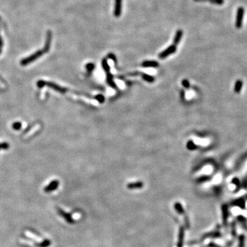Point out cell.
Returning a JSON list of instances; mask_svg holds the SVG:
<instances>
[{"instance_id": "cell-4", "label": "cell", "mask_w": 247, "mask_h": 247, "mask_svg": "<svg viewBox=\"0 0 247 247\" xmlns=\"http://www.w3.org/2000/svg\"><path fill=\"white\" fill-rule=\"evenodd\" d=\"M141 66L143 67H157L159 63L154 60H145L141 63Z\"/></svg>"}, {"instance_id": "cell-9", "label": "cell", "mask_w": 247, "mask_h": 247, "mask_svg": "<svg viewBox=\"0 0 247 247\" xmlns=\"http://www.w3.org/2000/svg\"><path fill=\"white\" fill-rule=\"evenodd\" d=\"M102 67L103 69H104V71L107 73V72H110V67L109 65V64H108L107 60H106V59H103L102 62Z\"/></svg>"}, {"instance_id": "cell-6", "label": "cell", "mask_w": 247, "mask_h": 247, "mask_svg": "<svg viewBox=\"0 0 247 247\" xmlns=\"http://www.w3.org/2000/svg\"><path fill=\"white\" fill-rule=\"evenodd\" d=\"M106 77H107L106 80H107L108 84H109L111 87H113V89H116L117 85L114 82V81H113V77L112 74H111L110 72H107L106 73Z\"/></svg>"}, {"instance_id": "cell-3", "label": "cell", "mask_w": 247, "mask_h": 247, "mask_svg": "<svg viewBox=\"0 0 247 247\" xmlns=\"http://www.w3.org/2000/svg\"><path fill=\"white\" fill-rule=\"evenodd\" d=\"M122 0H115V8H114V16L116 17H119L122 14Z\"/></svg>"}, {"instance_id": "cell-7", "label": "cell", "mask_w": 247, "mask_h": 247, "mask_svg": "<svg viewBox=\"0 0 247 247\" xmlns=\"http://www.w3.org/2000/svg\"><path fill=\"white\" fill-rule=\"evenodd\" d=\"M195 1H209L211 4L222 5L224 4V0H194Z\"/></svg>"}, {"instance_id": "cell-10", "label": "cell", "mask_w": 247, "mask_h": 247, "mask_svg": "<svg viewBox=\"0 0 247 247\" xmlns=\"http://www.w3.org/2000/svg\"><path fill=\"white\" fill-rule=\"evenodd\" d=\"M96 99L98 100V102H100V103H102V102H104V99H105V98H104V96H102V95H98V96H96Z\"/></svg>"}, {"instance_id": "cell-5", "label": "cell", "mask_w": 247, "mask_h": 247, "mask_svg": "<svg viewBox=\"0 0 247 247\" xmlns=\"http://www.w3.org/2000/svg\"><path fill=\"white\" fill-rule=\"evenodd\" d=\"M182 37H183V31L181 30H178V31L176 33L175 37V38H174V40H173L174 45H175L176 46L177 45H178L179 42H180L181 39Z\"/></svg>"}, {"instance_id": "cell-1", "label": "cell", "mask_w": 247, "mask_h": 247, "mask_svg": "<svg viewBox=\"0 0 247 247\" xmlns=\"http://www.w3.org/2000/svg\"><path fill=\"white\" fill-rule=\"evenodd\" d=\"M177 50V47L175 45H171V46L168 47L167 49H165V50H163V52H161L159 54V58L161 59H163L167 58L168 56H170L172 54L175 53Z\"/></svg>"}, {"instance_id": "cell-11", "label": "cell", "mask_w": 247, "mask_h": 247, "mask_svg": "<svg viewBox=\"0 0 247 247\" xmlns=\"http://www.w3.org/2000/svg\"><path fill=\"white\" fill-rule=\"evenodd\" d=\"M182 84H183V85L184 87H185V88H188V87H189V82H188V81H187V80H183Z\"/></svg>"}, {"instance_id": "cell-8", "label": "cell", "mask_w": 247, "mask_h": 247, "mask_svg": "<svg viewBox=\"0 0 247 247\" xmlns=\"http://www.w3.org/2000/svg\"><path fill=\"white\" fill-rule=\"evenodd\" d=\"M142 78H143L144 80L147 81V82H150V83L155 81V78H153V76H151L148 75V74H142Z\"/></svg>"}, {"instance_id": "cell-12", "label": "cell", "mask_w": 247, "mask_h": 247, "mask_svg": "<svg viewBox=\"0 0 247 247\" xmlns=\"http://www.w3.org/2000/svg\"><path fill=\"white\" fill-rule=\"evenodd\" d=\"M187 148H188L189 150H192V148H194V143H193V142L189 141V143H187Z\"/></svg>"}, {"instance_id": "cell-2", "label": "cell", "mask_w": 247, "mask_h": 247, "mask_svg": "<svg viewBox=\"0 0 247 247\" xmlns=\"http://www.w3.org/2000/svg\"><path fill=\"white\" fill-rule=\"evenodd\" d=\"M244 9L243 8H239L238 10L236 17V26L238 28H240L242 26V21L244 18Z\"/></svg>"}]
</instances>
